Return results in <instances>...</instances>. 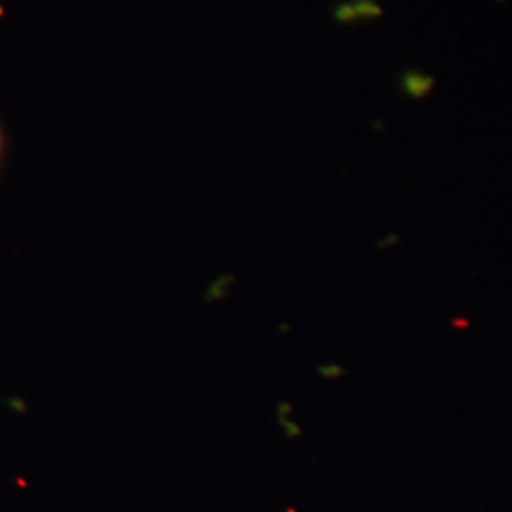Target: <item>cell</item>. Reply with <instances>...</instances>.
<instances>
[{
    "mask_svg": "<svg viewBox=\"0 0 512 512\" xmlns=\"http://www.w3.org/2000/svg\"><path fill=\"white\" fill-rule=\"evenodd\" d=\"M433 86H435V80L429 74H403V90L412 99H423L427 93L433 90Z\"/></svg>",
    "mask_w": 512,
    "mask_h": 512,
    "instance_id": "6da1fadb",
    "label": "cell"
},
{
    "mask_svg": "<svg viewBox=\"0 0 512 512\" xmlns=\"http://www.w3.org/2000/svg\"><path fill=\"white\" fill-rule=\"evenodd\" d=\"M2 152H4V137H2V131H0V158H2Z\"/></svg>",
    "mask_w": 512,
    "mask_h": 512,
    "instance_id": "7a4b0ae2",
    "label": "cell"
}]
</instances>
